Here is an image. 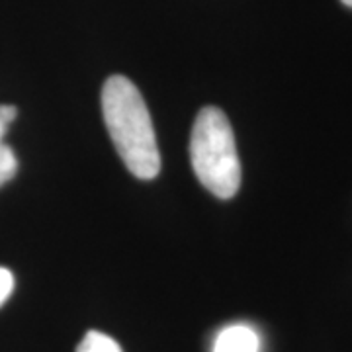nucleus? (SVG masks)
I'll return each instance as SVG.
<instances>
[{
    "instance_id": "obj_1",
    "label": "nucleus",
    "mask_w": 352,
    "mask_h": 352,
    "mask_svg": "<svg viewBox=\"0 0 352 352\" xmlns=\"http://www.w3.org/2000/svg\"><path fill=\"white\" fill-rule=\"evenodd\" d=\"M102 113L113 147L127 170L141 180H151L159 175L161 153L151 113L129 78L113 75L104 82Z\"/></svg>"
},
{
    "instance_id": "obj_2",
    "label": "nucleus",
    "mask_w": 352,
    "mask_h": 352,
    "mask_svg": "<svg viewBox=\"0 0 352 352\" xmlns=\"http://www.w3.org/2000/svg\"><path fill=\"white\" fill-rule=\"evenodd\" d=\"M190 161L201 182L221 200L233 198L241 188V161L227 116L208 106L198 113L190 135Z\"/></svg>"
},
{
    "instance_id": "obj_3",
    "label": "nucleus",
    "mask_w": 352,
    "mask_h": 352,
    "mask_svg": "<svg viewBox=\"0 0 352 352\" xmlns=\"http://www.w3.org/2000/svg\"><path fill=\"white\" fill-rule=\"evenodd\" d=\"M261 339L249 325H229L214 342V352H258Z\"/></svg>"
},
{
    "instance_id": "obj_4",
    "label": "nucleus",
    "mask_w": 352,
    "mask_h": 352,
    "mask_svg": "<svg viewBox=\"0 0 352 352\" xmlns=\"http://www.w3.org/2000/svg\"><path fill=\"white\" fill-rule=\"evenodd\" d=\"M18 116L16 106L0 104V186H4L18 170V159L14 151L4 143V135L8 131V126L12 124Z\"/></svg>"
},
{
    "instance_id": "obj_5",
    "label": "nucleus",
    "mask_w": 352,
    "mask_h": 352,
    "mask_svg": "<svg viewBox=\"0 0 352 352\" xmlns=\"http://www.w3.org/2000/svg\"><path fill=\"white\" fill-rule=\"evenodd\" d=\"M76 352H122L120 344L100 331H88Z\"/></svg>"
},
{
    "instance_id": "obj_6",
    "label": "nucleus",
    "mask_w": 352,
    "mask_h": 352,
    "mask_svg": "<svg viewBox=\"0 0 352 352\" xmlns=\"http://www.w3.org/2000/svg\"><path fill=\"white\" fill-rule=\"evenodd\" d=\"M14 289V276L8 268L0 266V305L10 298Z\"/></svg>"
},
{
    "instance_id": "obj_7",
    "label": "nucleus",
    "mask_w": 352,
    "mask_h": 352,
    "mask_svg": "<svg viewBox=\"0 0 352 352\" xmlns=\"http://www.w3.org/2000/svg\"><path fill=\"white\" fill-rule=\"evenodd\" d=\"M340 2H342L344 6H351V8H352V0H340Z\"/></svg>"
}]
</instances>
